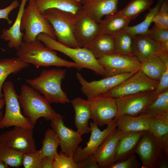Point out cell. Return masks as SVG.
<instances>
[{
	"label": "cell",
	"mask_w": 168,
	"mask_h": 168,
	"mask_svg": "<svg viewBox=\"0 0 168 168\" xmlns=\"http://www.w3.org/2000/svg\"><path fill=\"white\" fill-rule=\"evenodd\" d=\"M144 132H131L122 134L117 145L115 162L121 161L135 153Z\"/></svg>",
	"instance_id": "23"
},
{
	"label": "cell",
	"mask_w": 168,
	"mask_h": 168,
	"mask_svg": "<svg viewBox=\"0 0 168 168\" xmlns=\"http://www.w3.org/2000/svg\"><path fill=\"white\" fill-rule=\"evenodd\" d=\"M149 131L161 142L168 156V117H150Z\"/></svg>",
	"instance_id": "30"
},
{
	"label": "cell",
	"mask_w": 168,
	"mask_h": 168,
	"mask_svg": "<svg viewBox=\"0 0 168 168\" xmlns=\"http://www.w3.org/2000/svg\"><path fill=\"white\" fill-rule=\"evenodd\" d=\"M168 68V61L158 56L152 55L141 63L140 70L150 78L159 82L163 73Z\"/></svg>",
	"instance_id": "28"
},
{
	"label": "cell",
	"mask_w": 168,
	"mask_h": 168,
	"mask_svg": "<svg viewBox=\"0 0 168 168\" xmlns=\"http://www.w3.org/2000/svg\"><path fill=\"white\" fill-rule=\"evenodd\" d=\"M161 58L168 55L162 47L152 39L147 34L132 36V55L141 63L152 55Z\"/></svg>",
	"instance_id": "18"
},
{
	"label": "cell",
	"mask_w": 168,
	"mask_h": 168,
	"mask_svg": "<svg viewBox=\"0 0 168 168\" xmlns=\"http://www.w3.org/2000/svg\"><path fill=\"white\" fill-rule=\"evenodd\" d=\"M87 99L90 105L91 119L98 126L108 125L117 115L115 98L102 95Z\"/></svg>",
	"instance_id": "14"
},
{
	"label": "cell",
	"mask_w": 168,
	"mask_h": 168,
	"mask_svg": "<svg viewBox=\"0 0 168 168\" xmlns=\"http://www.w3.org/2000/svg\"><path fill=\"white\" fill-rule=\"evenodd\" d=\"M42 14L53 26L57 41L68 47H81L73 33L75 14L54 8L47 9Z\"/></svg>",
	"instance_id": "6"
},
{
	"label": "cell",
	"mask_w": 168,
	"mask_h": 168,
	"mask_svg": "<svg viewBox=\"0 0 168 168\" xmlns=\"http://www.w3.org/2000/svg\"><path fill=\"white\" fill-rule=\"evenodd\" d=\"M131 20L121 14L119 11L107 15L99 22V34L111 35L124 30L128 26Z\"/></svg>",
	"instance_id": "25"
},
{
	"label": "cell",
	"mask_w": 168,
	"mask_h": 168,
	"mask_svg": "<svg viewBox=\"0 0 168 168\" xmlns=\"http://www.w3.org/2000/svg\"><path fill=\"white\" fill-rule=\"evenodd\" d=\"M142 114L150 117H168V90L151 102Z\"/></svg>",
	"instance_id": "31"
},
{
	"label": "cell",
	"mask_w": 168,
	"mask_h": 168,
	"mask_svg": "<svg viewBox=\"0 0 168 168\" xmlns=\"http://www.w3.org/2000/svg\"><path fill=\"white\" fill-rule=\"evenodd\" d=\"M73 33L80 47L85 48L99 34V22L81 8L75 14Z\"/></svg>",
	"instance_id": "10"
},
{
	"label": "cell",
	"mask_w": 168,
	"mask_h": 168,
	"mask_svg": "<svg viewBox=\"0 0 168 168\" xmlns=\"http://www.w3.org/2000/svg\"><path fill=\"white\" fill-rule=\"evenodd\" d=\"M85 48L97 59L115 53L114 40L110 35L99 34Z\"/></svg>",
	"instance_id": "26"
},
{
	"label": "cell",
	"mask_w": 168,
	"mask_h": 168,
	"mask_svg": "<svg viewBox=\"0 0 168 168\" xmlns=\"http://www.w3.org/2000/svg\"><path fill=\"white\" fill-rule=\"evenodd\" d=\"M28 0H21L16 20L13 25L8 29H3L0 36V38L8 41V46L9 48L17 49L23 41L24 34L21 32V24L22 16L25 7Z\"/></svg>",
	"instance_id": "24"
},
{
	"label": "cell",
	"mask_w": 168,
	"mask_h": 168,
	"mask_svg": "<svg viewBox=\"0 0 168 168\" xmlns=\"http://www.w3.org/2000/svg\"><path fill=\"white\" fill-rule=\"evenodd\" d=\"M54 159L49 156L42 159V168H53Z\"/></svg>",
	"instance_id": "45"
},
{
	"label": "cell",
	"mask_w": 168,
	"mask_h": 168,
	"mask_svg": "<svg viewBox=\"0 0 168 168\" xmlns=\"http://www.w3.org/2000/svg\"><path fill=\"white\" fill-rule=\"evenodd\" d=\"M137 72L105 77L91 82L86 81L79 72H77L76 76L81 85L82 92L89 99L105 94Z\"/></svg>",
	"instance_id": "12"
},
{
	"label": "cell",
	"mask_w": 168,
	"mask_h": 168,
	"mask_svg": "<svg viewBox=\"0 0 168 168\" xmlns=\"http://www.w3.org/2000/svg\"><path fill=\"white\" fill-rule=\"evenodd\" d=\"M35 2L41 14L47 9L54 8L75 14L82 8L81 0H35Z\"/></svg>",
	"instance_id": "27"
},
{
	"label": "cell",
	"mask_w": 168,
	"mask_h": 168,
	"mask_svg": "<svg viewBox=\"0 0 168 168\" xmlns=\"http://www.w3.org/2000/svg\"><path fill=\"white\" fill-rule=\"evenodd\" d=\"M140 165L135 155L133 154L121 161L114 162L108 168H138Z\"/></svg>",
	"instance_id": "41"
},
{
	"label": "cell",
	"mask_w": 168,
	"mask_h": 168,
	"mask_svg": "<svg viewBox=\"0 0 168 168\" xmlns=\"http://www.w3.org/2000/svg\"><path fill=\"white\" fill-rule=\"evenodd\" d=\"M153 22L157 27L168 29V0H164Z\"/></svg>",
	"instance_id": "39"
},
{
	"label": "cell",
	"mask_w": 168,
	"mask_h": 168,
	"mask_svg": "<svg viewBox=\"0 0 168 168\" xmlns=\"http://www.w3.org/2000/svg\"><path fill=\"white\" fill-rule=\"evenodd\" d=\"M23 154L0 143V159L8 166L16 168L21 166Z\"/></svg>",
	"instance_id": "36"
},
{
	"label": "cell",
	"mask_w": 168,
	"mask_h": 168,
	"mask_svg": "<svg viewBox=\"0 0 168 168\" xmlns=\"http://www.w3.org/2000/svg\"><path fill=\"white\" fill-rule=\"evenodd\" d=\"M29 1V4L23 12L21 24V30L25 31L23 37L24 42L29 44L35 41L40 33L46 34L56 40L53 26L39 12L35 0Z\"/></svg>",
	"instance_id": "5"
},
{
	"label": "cell",
	"mask_w": 168,
	"mask_h": 168,
	"mask_svg": "<svg viewBox=\"0 0 168 168\" xmlns=\"http://www.w3.org/2000/svg\"><path fill=\"white\" fill-rule=\"evenodd\" d=\"M115 54L132 55V36L124 29L112 35Z\"/></svg>",
	"instance_id": "34"
},
{
	"label": "cell",
	"mask_w": 168,
	"mask_h": 168,
	"mask_svg": "<svg viewBox=\"0 0 168 168\" xmlns=\"http://www.w3.org/2000/svg\"><path fill=\"white\" fill-rule=\"evenodd\" d=\"M147 34L160 44L164 50L168 53V29H161L154 25L149 30Z\"/></svg>",
	"instance_id": "37"
},
{
	"label": "cell",
	"mask_w": 168,
	"mask_h": 168,
	"mask_svg": "<svg viewBox=\"0 0 168 168\" xmlns=\"http://www.w3.org/2000/svg\"><path fill=\"white\" fill-rule=\"evenodd\" d=\"M78 168H99V165L93 154L77 163Z\"/></svg>",
	"instance_id": "44"
},
{
	"label": "cell",
	"mask_w": 168,
	"mask_h": 168,
	"mask_svg": "<svg viewBox=\"0 0 168 168\" xmlns=\"http://www.w3.org/2000/svg\"><path fill=\"white\" fill-rule=\"evenodd\" d=\"M8 166L4 163L0 159V168H8Z\"/></svg>",
	"instance_id": "47"
},
{
	"label": "cell",
	"mask_w": 168,
	"mask_h": 168,
	"mask_svg": "<svg viewBox=\"0 0 168 168\" xmlns=\"http://www.w3.org/2000/svg\"><path fill=\"white\" fill-rule=\"evenodd\" d=\"M168 90V68L163 73L158 84L154 91L153 100L160 94Z\"/></svg>",
	"instance_id": "42"
},
{
	"label": "cell",
	"mask_w": 168,
	"mask_h": 168,
	"mask_svg": "<svg viewBox=\"0 0 168 168\" xmlns=\"http://www.w3.org/2000/svg\"><path fill=\"white\" fill-rule=\"evenodd\" d=\"M114 119L117 128L122 134L150 130V117L144 114L136 116L117 114Z\"/></svg>",
	"instance_id": "20"
},
{
	"label": "cell",
	"mask_w": 168,
	"mask_h": 168,
	"mask_svg": "<svg viewBox=\"0 0 168 168\" xmlns=\"http://www.w3.org/2000/svg\"><path fill=\"white\" fill-rule=\"evenodd\" d=\"M91 134L86 146L84 148L78 146L73 156L74 161L78 162L84 160L89 156L93 154L97 149L105 138L111 133L116 128V124L115 119L103 131H101L98 125L93 122L90 123Z\"/></svg>",
	"instance_id": "17"
},
{
	"label": "cell",
	"mask_w": 168,
	"mask_h": 168,
	"mask_svg": "<svg viewBox=\"0 0 168 168\" xmlns=\"http://www.w3.org/2000/svg\"><path fill=\"white\" fill-rule=\"evenodd\" d=\"M164 0H158L154 7L149 9V12L141 23L133 26H128L124 30L132 36L139 35L147 34L149 26L153 22L155 17L159 12Z\"/></svg>",
	"instance_id": "32"
},
{
	"label": "cell",
	"mask_w": 168,
	"mask_h": 168,
	"mask_svg": "<svg viewBox=\"0 0 168 168\" xmlns=\"http://www.w3.org/2000/svg\"><path fill=\"white\" fill-rule=\"evenodd\" d=\"M42 158L40 150L24 153L22 165L25 168H42Z\"/></svg>",
	"instance_id": "38"
},
{
	"label": "cell",
	"mask_w": 168,
	"mask_h": 168,
	"mask_svg": "<svg viewBox=\"0 0 168 168\" xmlns=\"http://www.w3.org/2000/svg\"><path fill=\"white\" fill-rule=\"evenodd\" d=\"M19 5L18 1L17 0H14L7 7L2 9H1L0 7V19H5L9 25L12 24L13 21L9 19L8 15L13 10L18 7Z\"/></svg>",
	"instance_id": "43"
},
{
	"label": "cell",
	"mask_w": 168,
	"mask_h": 168,
	"mask_svg": "<svg viewBox=\"0 0 168 168\" xmlns=\"http://www.w3.org/2000/svg\"><path fill=\"white\" fill-rule=\"evenodd\" d=\"M0 135V143L24 153L36 150L33 129L15 126Z\"/></svg>",
	"instance_id": "11"
},
{
	"label": "cell",
	"mask_w": 168,
	"mask_h": 168,
	"mask_svg": "<svg viewBox=\"0 0 168 168\" xmlns=\"http://www.w3.org/2000/svg\"><path fill=\"white\" fill-rule=\"evenodd\" d=\"M42 144V147L40 150L42 158L49 156L54 159L58 153L57 148L59 145V141L52 128H49L46 131Z\"/></svg>",
	"instance_id": "33"
},
{
	"label": "cell",
	"mask_w": 168,
	"mask_h": 168,
	"mask_svg": "<svg viewBox=\"0 0 168 168\" xmlns=\"http://www.w3.org/2000/svg\"><path fill=\"white\" fill-rule=\"evenodd\" d=\"M119 0H81L82 8L98 22L103 17L117 11Z\"/></svg>",
	"instance_id": "21"
},
{
	"label": "cell",
	"mask_w": 168,
	"mask_h": 168,
	"mask_svg": "<svg viewBox=\"0 0 168 168\" xmlns=\"http://www.w3.org/2000/svg\"><path fill=\"white\" fill-rule=\"evenodd\" d=\"M63 117L57 113L50 120V125L55 132L59 141L61 152L65 155L73 157L74 153L83 138L77 131L66 126L63 121Z\"/></svg>",
	"instance_id": "15"
},
{
	"label": "cell",
	"mask_w": 168,
	"mask_h": 168,
	"mask_svg": "<svg viewBox=\"0 0 168 168\" xmlns=\"http://www.w3.org/2000/svg\"><path fill=\"white\" fill-rule=\"evenodd\" d=\"M122 134L116 128L99 146L93 155L100 168H108L115 162L117 145Z\"/></svg>",
	"instance_id": "19"
},
{
	"label": "cell",
	"mask_w": 168,
	"mask_h": 168,
	"mask_svg": "<svg viewBox=\"0 0 168 168\" xmlns=\"http://www.w3.org/2000/svg\"><path fill=\"white\" fill-rule=\"evenodd\" d=\"M5 105V101L3 97L0 98V123L3 119V115L2 110Z\"/></svg>",
	"instance_id": "46"
},
{
	"label": "cell",
	"mask_w": 168,
	"mask_h": 168,
	"mask_svg": "<svg viewBox=\"0 0 168 168\" xmlns=\"http://www.w3.org/2000/svg\"><path fill=\"white\" fill-rule=\"evenodd\" d=\"M37 39L51 49L60 52L70 57L77 64V69L78 70L87 68L97 74L106 77L107 73L102 65L86 48H73L65 46L44 33L39 34Z\"/></svg>",
	"instance_id": "4"
},
{
	"label": "cell",
	"mask_w": 168,
	"mask_h": 168,
	"mask_svg": "<svg viewBox=\"0 0 168 168\" xmlns=\"http://www.w3.org/2000/svg\"><path fill=\"white\" fill-rule=\"evenodd\" d=\"M154 91H148L116 99L117 114L136 116L142 114L153 100Z\"/></svg>",
	"instance_id": "16"
},
{
	"label": "cell",
	"mask_w": 168,
	"mask_h": 168,
	"mask_svg": "<svg viewBox=\"0 0 168 168\" xmlns=\"http://www.w3.org/2000/svg\"><path fill=\"white\" fill-rule=\"evenodd\" d=\"M41 42L37 39L29 44L23 42L16 50L17 57L22 62L31 63L37 68L53 66L77 68V65L76 63L61 58L56 52Z\"/></svg>",
	"instance_id": "1"
},
{
	"label": "cell",
	"mask_w": 168,
	"mask_h": 168,
	"mask_svg": "<svg viewBox=\"0 0 168 168\" xmlns=\"http://www.w3.org/2000/svg\"><path fill=\"white\" fill-rule=\"evenodd\" d=\"M18 100L24 114L34 126L40 118L51 120L57 114L47 99L27 84L21 86Z\"/></svg>",
	"instance_id": "3"
},
{
	"label": "cell",
	"mask_w": 168,
	"mask_h": 168,
	"mask_svg": "<svg viewBox=\"0 0 168 168\" xmlns=\"http://www.w3.org/2000/svg\"><path fill=\"white\" fill-rule=\"evenodd\" d=\"M53 168H78V167L73 157L68 156L61 151L57 154L54 159Z\"/></svg>",
	"instance_id": "40"
},
{
	"label": "cell",
	"mask_w": 168,
	"mask_h": 168,
	"mask_svg": "<svg viewBox=\"0 0 168 168\" xmlns=\"http://www.w3.org/2000/svg\"><path fill=\"white\" fill-rule=\"evenodd\" d=\"M153 2V0H131L124 8L119 11L131 20L134 19L144 11L150 9Z\"/></svg>",
	"instance_id": "35"
},
{
	"label": "cell",
	"mask_w": 168,
	"mask_h": 168,
	"mask_svg": "<svg viewBox=\"0 0 168 168\" xmlns=\"http://www.w3.org/2000/svg\"><path fill=\"white\" fill-rule=\"evenodd\" d=\"M97 59L106 72V77L137 72L140 69L141 63L133 55L115 53Z\"/></svg>",
	"instance_id": "13"
},
{
	"label": "cell",
	"mask_w": 168,
	"mask_h": 168,
	"mask_svg": "<svg viewBox=\"0 0 168 168\" xmlns=\"http://www.w3.org/2000/svg\"><path fill=\"white\" fill-rule=\"evenodd\" d=\"M28 66L17 57L0 59V98L3 97L2 87L8 76L17 73Z\"/></svg>",
	"instance_id": "29"
},
{
	"label": "cell",
	"mask_w": 168,
	"mask_h": 168,
	"mask_svg": "<svg viewBox=\"0 0 168 168\" xmlns=\"http://www.w3.org/2000/svg\"><path fill=\"white\" fill-rule=\"evenodd\" d=\"M2 89L5 101V110L0 123V128L19 126L33 129L35 126L21 112L18 95L12 82L9 81H5Z\"/></svg>",
	"instance_id": "8"
},
{
	"label": "cell",
	"mask_w": 168,
	"mask_h": 168,
	"mask_svg": "<svg viewBox=\"0 0 168 168\" xmlns=\"http://www.w3.org/2000/svg\"><path fill=\"white\" fill-rule=\"evenodd\" d=\"M135 153L140 157L142 168H168V156L161 142L149 131L144 132Z\"/></svg>",
	"instance_id": "7"
},
{
	"label": "cell",
	"mask_w": 168,
	"mask_h": 168,
	"mask_svg": "<svg viewBox=\"0 0 168 168\" xmlns=\"http://www.w3.org/2000/svg\"><path fill=\"white\" fill-rule=\"evenodd\" d=\"M0 50H2L3 51H5V50L0 47Z\"/></svg>",
	"instance_id": "48"
},
{
	"label": "cell",
	"mask_w": 168,
	"mask_h": 168,
	"mask_svg": "<svg viewBox=\"0 0 168 168\" xmlns=\"http://www.w3.org/2000/svg\"><path fill=\"white\" fill-rule=\"evenodd\" d=\"M159 82L147 77L140 70L103 95L114 98L148 91H154Z\"/></svg>",
	"instance_id": "9"
},
{
	"label": "cell",
	"mask_w": 168,
	"mask_h": 168,
	"mask_svg": "<svg viewBox=\"0 0 168 168\" xmlns=\"http://www.w3.org/2000/svg\"><path fill=\"white\" fill-rule=\"evenodd\" d=\"M65 70L53 68L42 70L39 76L28 79L26 82L40 93L50 103L65 104L70 102L67 94L61 88Z\"/></svg>",
	"instance_id": "2"
},
{
	"label": "cell",
	"mask_w": 168,
	"mask_h": 168,
	"mask_svg": "<svg viewBox=\"0 0 168 168\" xmlns=\"http://www.w3.org/2000/svg\"><path fill=\"white\" fill-rule=\"evenodd\" d=\"M70 102L75 112V125L77 131L82 135L90 132L88 121L91 115L88 100L77 97Z\"/></svg>",
	"instance_id": "22"
}]
</instances>
